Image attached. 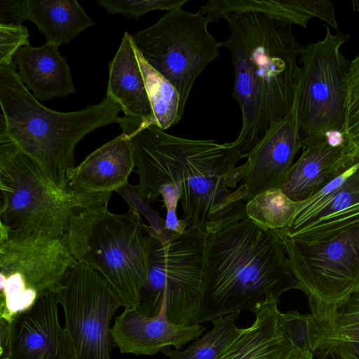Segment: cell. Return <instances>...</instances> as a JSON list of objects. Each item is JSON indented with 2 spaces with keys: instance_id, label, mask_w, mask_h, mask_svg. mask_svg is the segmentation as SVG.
<instances>
[{
  "instance_id": "cell-3",
  "label": "cell",
  "mask_w": 359,
  "mask_h": 359,
  "mask_svg": "<svg viewBox=\"0 0 359 359\" xmlns=\"http://www.w3.org/2000/svg\"><path fill=\"white\" fill-rule=\"evenodd\" d=\"M230 36L220 42L228 48L235 82L232 97L241 110L242 126L233 142L249 152L269 127L292 111L302 67L297 64L302 46L291 23L269 15L248 12L222 16Z\"/></svg>"
},
{
  "instance_id": "cell-33",
  "label": "cell",
  "mask_w": 359,
  "mask_h": 359,
  "mask_svg": "<svg viewBox=\"0 0 359 359\" xmlns=\"http://www.w3.org/2000/svg\"><path fill=\"white\" fill-rule=\"evenodd\" d=\"M27 15L28 0H0V24L21 25Z\"/></svg>"
},
{
  "instance_id": "cell-5",
  "label": "cell",
  "mask_w": 359,
  "mask_h": 359,
  "mask_svg": "<svg viewBox=\"0 0 359 359\" xmlns=\"http://www.w3.org/2000/svg\"><path fill=\"white\" fill-rule=\"evenodd\" d=\"M109 199L57 188L10 136L0 115V235L61 238L79 211Z\"/></svg>"
},
{
  "instance_id": "cell-22",
  "label": "cell",
  "mask_w": 359,
  "mask_h": 359,
  "mask_svg": "<svg viewBox=\"0 0 359 359\" xmlns=\"http://www.w3.org/2000/svg\"><path fill=\"white\" fill-rule=\"evenodd\" d=\"M198 12L217 22L228 13L254 12L269 15L306 29L309 21L318 18L338 29L334 7L328 0H210Z\"/></svg>"
},
{
  "instance_id": "cell-6",
  "label": "cell",
  "mask_w": 359,
  "mask_h": 359,
  "mask_svg": "<svg viewBox=\"0 0 359 359\" xmlns=\"http://www.w3.org/2000/svg\"><path fill=\"white\" fill-rule=\"evenodd\" d=\"M107 206L86 208L72 217L69 245L79 262L104 278L124 308L138 309L150 255L159 238L137 212L116 215Z\"/></svg>"
},
{
  "instance_id": "cell-35",
  "label": "cell",
  "mask_w": 359,
  "mask_h": 359,
  "mask_svg": "<svg viewBox=\"0 0 359 359\" xmlns=\"http://www.w3.org/2000/svg\"><path fill=\"white\" fill-rule=\"evenodd\" d=\"M313 355L311 353L304 352L293 347L291 348L290 352L285 359H313Z\"/></svg>"
},
{
  "instance_id": "cell-30",
  "label": "cell",
  "mask_w": 359,
  "mask_h": 359,
  "mask_svg": "<svg viewBox=\"0 0 359 359\" xmlns=\"http://www.w3.org/2000/svg\"><path fill=\"white\" fill-rule=\"evenodd\" d=\"M188 0H97L108 13H120L126 19L138 20L144 14L156 10L168 12L182 8Z\"/></svg>"
},
{
  "instance_id": "cell-8",
  "label": "cell",
  "mask_w": 359,
  "mask_h": 359,
  "mask_svg": "<svg viewBox=\"0 0 359 359\" xmlns=\"http://www.w3.org/2000/svg\"><path fill=\"white\" fill-rule=\"evenodd\" d=\"M206 234L192 228L158 240L151 253L138 310L154 316L163 309L177 325L198 323Z\"/></svg>"
},
{
  "instance_id": "cell-24",
  "label": "cell",
  "mask_w": 359,
  "mask_h": 359,
  "mask_svg": "<svg viewBox=\"0 0 359 359\" xmlns=\"http://www.w3.org/2000/svg\"><path fill=\"white\" fill-rule=\"evenodd\" d=\"M27 20L57 47L95 24L76 0H28Z\"/></svg>"
},
{
  "instance_id": "cell-12",
  "label": "cell",
  "mask_w": 359,
  "mask_h": 359,
  "mask_svg": "<svg viewBox=\"0 0 359 359\" xmlns=\"http://www.w3.org/2000/svg\"><path fill=\"white\" fill-rule=\"evenodd\" d=\"M78 359H111V322L121 299L94 269L77 262L57 292Z\"/></svg>"
},
{
  "instance_id": "cell-27",
  "label": "cell",
  "mask_w": 359,
  "mask_h": 359,
  "mask_svg": "<svg viewBox=\"0 0 359 359\" xmlns=\"http://www.w3.org/2000/svg\"><path fill=\"white\" fill-rule=\"evenodd\" d=\"M303 204L287 197L280 189L264 191L245 203L248 216L264 229H282L288 226Z\"/></svg>"
},
{
  "instance_id": "cell-4",
  "label": "cell",
  "mask_w": 359,
  "mask_h": 359,
  "mask_svg": "<svg viewBox=\"0 0 359 359\" xmlns=\"http://www.w3.org/2000/svg\"><path fill=\"white\" fill-rule=\"evenodd\" d=\"M0 105L6 129L60 189H69L77 143L100 127L116 123L121 106L106 94L100 103L72 112L50 109L21 81L16 65H0Z\"/></svg>"
},
{
  "instance_id": "cell-10",
  "label": "cell",
  "mask_w": 359,
  "mask_h": 359,
  "mask_svg": "<svg viewBox=\"0 0 359 359\" xmlns=\"http://www.w3.org/2000/svg\"><path fill=\"white\" fill-rule=\"evenodd\" d=\"M78 262L61 238L0 235L1 318L13 321L39 296L56 293Z\"/></svg>"
},
{
  "instance_id": "cell-28",
  "label": "cell",
  "mask_w": 359,
  "mask_h": 359,
  "mask_svg": "<svg viewBox=\"0 0 359 359\" xmlns=\"http://www.w3.org/2000/svg\"><path fill=\"white\" fill-rule=\"evenodd\" d=\"M341 134L344 153L351 160L359 162V55L350 64Z\"/></svg>"
},
{
  "instance_id": "cell-23",
  "label": "cell",
  "mask_w": 359,
  "mask_h": 359,
  "mask_svg": "<svg viewBox=\"0 0 359 359\" xmlns=\"http://www.w3.org/2000/svg\"><path fill=\"white\" fill-rule=\"evenodd\" d=\"M318 359H359V289L319 320Z\"/></svg>"
},
{
  "instance_id": "cell-11",
  "label": "cell",
  "mask_w": 359,
  "mask_h": 359,
  "mask_svg": "<svg viewBox=\"0 0 359 359\" xmlns=\"http://www.w3.org/2000/svg\"><path fill=\"white\" fill-rule=\"evenodd\" d=\"M277 232L316 318L324 320L359 289V228L316 243L292 241Z\"/></svg>"
},
{
  "instance_id": "cell-32",
  "label": "cell",
  "mask_w": 359,
  "mask_h": 359,
  "mask_svg": "<svg viewBox=\"0 0 359 359\" xmlns=\"http://www.w3.org/2000/svg\"><path fill=\"white\" fill-rule=\"evenodd\" d=\"M27 27L0 24V65H9L17 50L30 44Z\"/></svg>"
},
{
  "instance_id": "cell-1",
  "label": "cell",
  "mask_w": 359,
  "mask_h": 359,
  "mask_svg": "<svg viewBox=\"0 0 359 359\" xmlns=\"http://www.w3.org/2000/svg\"><path fill=\"white\" fill-rule=\"evenodd\" d=\"M116 123L130 142L139 193L147 203L161 196L166 212L175 214L180 201L187 226L207 234L243 201V187L229 189L245 173V164L236 166L243 154L233 142L180 137L126 116Z\"/></svg>"
},
{
  "instance_id": "cell-21",
  "label": "cell",
  "mask_w": 359,
  "mask_h": 359,
  "mask_svg": "<svg viewBox=\"0 0 359 359\" xmlns=\"http://www.w3.org/2000/svg\"><path fill=\"white\" fill-rule=\"evenodd\" d=\"M106 94L121 107L124 116L153 125L154 114L137 57L133 35L125 32L120 46L109 64Z\"/></svg>"
},
{
  "instance_id": "cell-2",
  "label": "cell",
  "mask_w": 359,
  "mask_h": 359,
  "mask_svg": "<svg viewBox=\"0 0 359 359\" xmlns=\"http://www.w3.org/2000/svg\"><path fill=\"white\" fill-rule=\"evenodd\" d=\"M300 285L276 229H264L240 202L205 236L198 323L242 311Z\"/></svg>"
},
{
  "instance_id": "cell-29",
  "label": "cell",
  "mask_w": 359,
  "mask_h": 359,
  "mask_svg": "<svg viewBox=\"0 0 359 359\" xmlns=\"http://www.w3.org/2000/svg\"><path fill=\"white\" fill-rule=\"evenodd\" d=\"M283 332L292 347L314 355L320 338L319 322L312 314L296 310L280 313Z\"/></svg>"
},
{
  "instance_id": "cell-19",
  "label": "cell",
  "mask_w": 359,
  "mask_h": 359,
  "mask_svg": "<svg viewBox=\"0 0 359 359\" xmlns=\"http://www.w3.org/2000/svg\"><path fill=\"white\" fill-rule=\"evenodd\" d=\"M358 163L345 154L342 144L318 142L303 149L280 189L293 201H306Z\"/></svg>"
},
{
  "instance_id": "cell-13",
  "label": "cell",
  "mask_w": 359,
  "mask_h": 359,
  "mask_svg": "<svg viewBox=\"0 0 359 359\" xmlns=\"http://www.w3.org/2000/svg\"><path fill=\"white\" fill-rule=\"evenodd\" d=\"M359 228V163L332 180L303 204L283 236L304 243L332 239Z\"/></svg>"
},
{
  "instance_id": "cell-9",
  "label": "cell",
  "mask_w": 359,
  "mask_h": 359,
  "mask_svg": "<svg viewBox=\"0 0 359 359\" xmlns=\"http://www.w3.org/2000/svg\"><path fill=\"white\" fill-rule=\"evenodd\" d=\"M209 18L182 8L170 11L133 35L136 48L179 93L180 114L201 72L219 55L220 42L208 31Z\"/></svg>"
},
{
  "instance_id": "cell-17",
  "label": "cell",
  "mask_w": 359,
  "mask_h": 359,
  "mask_svg": "<svg viewBox=\"0 0 359 359\" xmlns=\"http://www.w3.org/2000/svg\"><path fill=\"white\" fill-rule=\"evenodd\" d=\"M135 162L128 136L121 133L90 154L71 172L69 189L86 197H111L129 183Z\"/></svg>"
},
{
  "instance_id": "cell-34",
  "label": "cell",
  "mask_w": 359,
  "mask_h": 359,
  "mask_svg": "<svg viewBox=\"0 0 359 359\" xmlns=\"http://www.w3.org/2000/svg\"><path fill=\"white\" fill-rule=\"evenodd\" d=\"M13 321L0 318V359H11Z\"/></svg>"
},
{
  "instance_id": "cell-25",
  "label": "cell",
  "mask_w": 359,
  "mask_h": 359,
  "mask_svg": "<svg viewBox=\"0 0 359 359\" xmlns=\"http://www.w3.org/2000/svg\"><path fill=\"white\" fill-rule=\"evenodd\" d=\"M136 53L154 114L153 125L165 131L182 117L179 93L168 79L147 63L137 48Z\"/></svg>"
},
{
  "instance_id": "cell-18",
  "label": "cell",
  "mask_w": 359,
  "mask_h": 359,
  "mask_svg": "<svg viewBox=\"0 0 359 359\" xmlns=\"http://www.w3.org/2000/svg\"><path fill=\"white\" fill-rule=\"evenodd\" d=\"M13 61L21 81L36 100L65 97L76 93L67 58L60 55L55 44L24 46L17 50Z\"/></svg>"
},
{
  "instance_id": "cell-15",
  "label": "cell",
  "mask_w": 359,
  "mask_h": 359,
  "mask_svg": "<svg viewBox=\"0 0 359 359\" xmlns=\"http://www.w3.org/2000/svg\"><path fill=\"white\" fill-rule=\"evenodd\" d=\"M58 304L56 293L43 294L17 315L11 359H78L71 338L60 324Z\"/></svg>"
},
{
  "instance_id": "cell-16",
  "label": "cell",
  "mask_w": 359,
  "mask_h": 359,
  "mask_svg": "<svg viewBox=\"0 0 359 359\" xmlns=\"http://www.w3.org/2000/svg\"><path fill=\"white\" fill-rule=\"evenodd\" d=\"M205 330L199 323L175 324L163 309L156 316H149L136 308H125L115 318L111 333L113 343L122 353L153 355L166 347L181 349Z\"/></svg>"
},
{
  "instance_id": "cell-14",
  "label": "cell",
  "mask_w": 359,
  "mask_h": 359,
  "mask_svg": "<svg viewBox=\"0 0 359 359\" xmlns=\"http://www.w3.org/2000/svg\"><path fill=\"white\" fill-rule=\"evenodd\" d=\"M300 149L295 100L290 113L271 125L262 139L243 154L248 158L240 185L245 191L243 201L248 203L269 189H280Z\"/></svg>"
},
{
  "instance_id": "cell-7",
  "label": "cell",
  "mask_w": 359,
  "mask_h": 359,
  "mask_svg": "<svg viewBox=\"0 0 359 359\" xmlns=\"http://www.w3.org/2000/svg\"><path fill=\"white\" fill-rule=\"evenodd\" d=\"M321 41L302 46L297 94V119L301 149L329 140L343 142L346 81L351 62L341 53L349 35L332 34L326 25Z\"/></svg>"
},
{
  "instance_id": "cell-20",
  "label": "cell",
  "mask_w": 359,
  "mask_h": 359,
  "mask_svg": "<svg viewBox=\"0 0 359 359\" xmlns=\"http://www.w3.org/2000/svg\"><path fill=\"white\" fill-rule=\"evenodd\" d=\"M278 301L267 299L252 311L253 323L241 328L218 359H285L292 346L283 332Z\"/></svg>"
},
{
  "instance_id": "cell-31",
  "label": "cell",
  "mask_w": 359,
  "mask_h": 359,
  "mask_svg": "<svg viewBox=\"0 0 359 359\" xmlns=\"http://www.w3.org/2000/svg\"><path fill=\"white\" fill-rule=\"evenodd\" d=\"M127 202L129 210L143 215L149 222V226L160 241L170 239L173 235L165 228V220L153 210L150 203L145 201L140 195L137 185L128 183L116 190Z\"/></svg>"
},
{
  "instance_id": "cell-26",
  "label": "cell",
  "mask_w": 359,
  "mask_h": 359,
  "mask_svg": "<svg viewBox=\"0 0 359 359\" xmlns=\"http://www.w3.org/2000/svg\"><path fill=\"white\" fill-rule=\"evenodd\" d=\"M238 315L229 314L212 320V328L184 350L166 347L160 353L169 359H218L241 332V328L236 326Z\"/></svg>"
}]
</instances>
